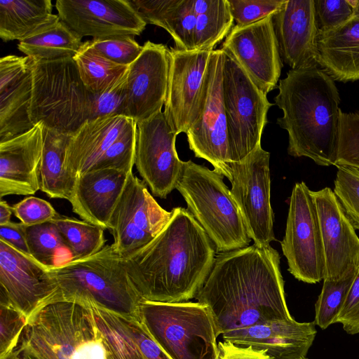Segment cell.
I'll use <instances>...</instances> for the list:
<instances>
[{
    "instance_id": "cell-33",
    "label": "cell",
    "mask_w": 359,
    "mask_h": 359,
    "mask_svg": "<svg viewBox=\"0 0 359 359\" xmlns=\"http://www.w3.org/2000/svg\"><path fill=\"white\" fill-rule=\"evenodd\" d=\"M83 303L92 309L101 334L106 359H147L124 323L121 313L92 302Z\"/></svg>"
},
{
    "instance_id": "cell-13",
    "label": "cell",
    "mask_w": 359,
    "mask_h": 359,
    "mask_svg": "<svg viewBox=\"0 0 359 359\" xmlns=\"http://www.w3.org/2000/svg\"><path fill=\"white\" fill-rule=\"evenodd\" d=\"M223 50H212L206 74L203 107L186 135L195 157L206 160L215 171L224 176L226 165L233 161L223 99Z\"/></svg>"
},
{
    "instance_id": "cell-29",
    "label": "cell",
    "mask_w": 359,
    "mask_h": 359,
    "mask_svg": "<svg viewBox=\"0 0 359 359\" xmlns=\"http://www.w3.org/2000/svg\"><path fill=\"white\" fill-rule=\"evenodd\" d=\"M50 0H1L0 37L3 41L29 37L57 21Z\"/></svg>"
},
{
    "instance_id": "cell-7",
    "label": "cell",
    "mask_w": 359,
    "mask_h": 359,
    "mask_svg": "<svg viewBox=\"0 0 359 359\" xmlns=\"http://www.w3.org/2000/svg\"><path fill=\"white\" fill-rule=\"evenodd\" d=\"M30 60L29 116L34 126L42 122L46 128L70 135L92 118L95 94L83 83L73 57Z\"/></svg>"
},
{
    "instance_id": "cell-36",
    "label": "cell",
    "mask_w": 359,
    "mask_h": 359,
    "mask_svg": "<svg viewBox=\"0 0 359 359\" xmlns=\"http://www.w3.org/2000/svg\"><path fill=\"white\" fill-rule=\"evenodd\" d=\"M25 233L30 256L48 268L57 266L56 261L62 249L68 250L53 221L25 225Z\"/></svg>"
},
{
    "instance_id": "cell-52",
    "label": "cell",
    "mask_w": 359,
    "mask_h": 359,
    "mask_svg": "<svg viewBox=\"0 0 359 359\" xmlns=\"http://www.w3.org/2000/svg\"><path fill=\"white\" fill-rule=\"evenodd\" d=\"M352 4L354 8L353 16L359 18V0H353Z\"/></svg>"
},
{
    "instance_id": "cell-37",
    "label": "cell",
    "mask_w": 359,
    "mask_h": 359,
    "mask_svg": "<svg viewBox=\"0 0 359 359\" xmlns=\"http://www.w3.org/2000/svg\"><path fill=\"white\" fill-rule=\"evenodd\" d=\"M356 273L339 281L323 280V285L315 304V325L325 330L336 323Z\"/></svg>"
},
{
    "instance_id": "cell-27",
    "label": "cell",
    "mask_w": 359,
    "mask_h": 359,
    "mask_svg": "<svg viewBox=\"0 0 359 359\" xmlns=\"http://www.w3.org/2000/svg\"><path fill=\"white\" fill-rule=\"evenodd\" d=\"M320 69L334 81L359 80V18L348 20L331 30L319 32Z\"/></svg>"
},
{
    "instance_id": "cell-25",
    "label": "cell",
    "mask_w": 359,
    "mask_h": 359,
    "mask_svg": "<svg viewBox=\"0 0 359 359\" xmlns=\"http://www.w3.org/2000/svg\"><path fill=\"white\" fill-rule=\"evenodd\" d=\"M128 175L113 168L93 169L80 175L69 201L72 211L83 220L108 229Z\"/></svg>"
},
{
    "instance_id": "cell-49",
    "label": "cell",
    "mask_w": 359,
    "mask_h": 359,
    "mask_svg": "<svg viewBox=\"0 0 359 359\" xmlns=\"http://www.w3.org/2000/svg\"><path fill=\"white\" fill-rule=\"evenodd\" d=\"M0 240L16 250L30 255L25 237V225L22 223L10 222L0 225Z\"/></svg>"
},
{
    "instance_id": "cell-53",
    "label": "cell",
    "mask_w": 359,
    "mask_h": 359,
    "mask_svg": "<svg viewBox=\"0 0 359 359\" xmlns=\"http://www.w3.org/2000/svg\"><path fill=\"white\" fill-rule=\"evenodd\" d=\"M304 359H307V358H304Z\"/></svg>"
},
{
    "instance_id": "cell-2",
    "label": "cell",
    "mask_w": 359,
    "mask_h": 359,
    "mask_svg": "<svg viewBox=\"0 0 359 359\" xmlns=\"http://www.w3.org/2000/svg\"><path fill=\"white\" fill-rule=\"evenodd\" d=\"M162 231L123 264L143 301L177 303L195 298L213 266L215 247L184 208L172 210Z\"/></svg>"
},
{
    "instance_id": "cell-11",
    "label": "cell",
    "mask_w": 359,
    "mask_h": 359,
    "mask_svg": "<svg viewBox=\"0 0 359 359\" xmlns=\"http://www.w3.org/2000/svg\"><path fill=\"white\" fill-rule=\"evenodd\" d=\"M288 271L306 283L324 278L325 259L318 214L311 190L297 182L290 197L285 236L280 242Z\"/></svg>"
},
{
    "instance_id": "cell-10",
    "label": "cell",
    "mask_w": 359,
    "mask_h": 359,
    "mask_svg": "<svg viewBox=\"0 0 359 359\" xmlns=\"http://www.w3.org/2000/svg\"><path fill=\"white\" fill-rule=\"evenodd\" d=\"M270 154L262 145L239 162L229 163L224 176L254 245H270L276 241L271 205Z\"/></svg>"
},
{
    "instance_id": "cell-35",
    "label": "cell",
    "mask_w": 359,
    "mask_h": 359,
    "mask_svg": "<svg viewBox=\"0 0 359 359\" xmlns=\"http://www.w3.org/2000/svg\"><path fill=\"white\" fill-rule=\"evenodd\" d=\"M52 221L57 227L72 260L92 256L106 245L104 229L97 225L60 215Z\"/></svg>"
},
{
    "instance_id": "cell-9",
    "label": "cell",
    "mask_w": 359,
    "mask_h": 359,
    "mask_svg": "<svg viewBox=\"0 0 359 359\" xmlns=\"http://www.w3.org/2000/svg\"><path fill=\"white\" fill-rule=\"evenodd\" d=\"M223 52V99L234 163L243 161L261 146L262 133L268 123L267 114L275 104L269 102L266 95L236 60L229 53Z\"/></svg>"
},
{
    "instance_id": "cell-42",
    "label": "cell",
    "mask_w": 359,
    "mask_h": 359,
    "mask_svg": "<svg viewBox=\"0 0 359 359\" xmlns=\"http://www.w3.org/2000/svg\"><path fill=\"white\" fill-rule=\"evenodd\" d=\"M233 21L238 25H248L279 11L285 0H227Z\"/></svg>"
},
{
    "instance_id": "cell-48",
    "label": "cell",
    "mask_w": 359,
    "mask_h": 359,
    "mask_svg": "<svg viewBox=\"0 0 359 359\" xmlns=\"http://www.w3.org/2000/svg\"><path fill=\"white\" fill-rule=\"evenodd\" d=\"M336 323L349 334H359V267Z\"/></svg>"
},
{
    "instance_id": "cell-19",
    "label": "cell",
    "mask_w": 359,
    "mask_h": 359,
    "mask_svg": "<svg viewBox=\"0 0 359 359\" xmlns=\"http://www.w3.org/2000/svg\"><path fill=\"white\" fill-rule=\"evenodd\" d=\"M60 19L81 38L139 36L147 23L128 0H57Z\"/></svg>"
},
{
    "instance_id": "cell-3",
    "label": "cell",
    "mask_w": 359,
    "mask_h": 359,
    "mask_svg": "<svg viewBox=\"0 0 359 359\" xmlns=\"http://www.w3.org/2000/svg\"><path fill=\"white\" fill-rule=\"evenodd\" d=\"M278 88L277 124L287 132L288 154L335 165L341 111L334 80L318 67L290 69Z\"/></svg>"
},
{
    "instance_id": "cell-47",
    "label": "cell",
    "mask_w": 359,
    "mask_h": 359,
    "mask_svg": "<svg viewBox=\"0 0 359 359\" xmlns=\"http://www.w3.org/2000/svg\"><path fill=\"white\" fill-rule=\"evenodd\" d=\"M121 316L147 359H172L154 339L138 317L126 314Z\"/></svg>"
},
{
    "instance_id": "cell-18",
    "label": "cell",
    "mask_w": 359,
    "mask_h": 359,
    "mask_svg": "<svg viewBox=\"0 0 359 359\" xmlns=\"http://www.w3.org/2000/svg\"><path fill=\"white\" fill-rule=\"evenodd\" d=\"M316 207L325 259L323 280L339 281L359 267V238L334 191H311Z\"/></svg>"
},
{
    "instance_id": "cell-31",
    "label": "cell",
    "mask_w": 359,
    "mask_h": 359,
    "mask_svg": "<svg viewBox=\"0 0 359 359\" xmlns=\"http://www.w3.org/2000/svg\"><path fill=\"white\" fill-rule=\"evenodd\" d=\"M82 38L60 18L18 44V50L38 61L74 57L83 42Z\"/></svg>"
},
{
    "instance_id": "cell-20",
    "label": "cell",
    "mask_w": 359,
    "mask_h": 359,
    "mask_svg": "<svg viewBox=\"0 0 359 359\" xmlns=\"http://www.w3.org/2000/svg\"><path fill=\"white\" fill-rule=\"evenodd\" d=\"M170 67V49L147 41L128 67L125 116L136 123L161 111L165 104Z\"/></svg>"
},
{
    "instance_id": "cell-4",
    "label": "cell",
    "mask_w": 359,
    "mask_h": 359,
    "mask_svg": "<svg viewBox=\"0 0 359 359\" xmlns=\"http://www.w3.org/2000/svg\"><path fill=\"white\" fill-rule=\"evenodd\" d=\"M0 359H106V353L90 307L59 301L36 311Z\"/></svg>"
},
{
    "instance_id": "cell-43",
    "label": "cell",
    "mask_w": 359,
    "mask_h": 359,
    "mask_svg": "<svg viewBox=\"0 0 359 359\" xmlns=\"http://www.w3.org/2000/svg\"><path fill=\"white\" fill-rule=\"evenodd\" d=\"M319 32L337 27L353 15L350 0H313Z\"/></svg>"
},
{
    "instance_id": "cell-30",
    "label": "cell",
    "mask_w": 359,
    "mask_h": 359,
    "mask_svg": "<svg viewBox=\"0 0 359 359\" xmlns=\"http://www.w3.org/2000/svg\"><path fill=\"white\" fill-rule=\"evenodd\" d=\"M69 134L43 128L40 166V190L52 198L70 200L76 179L67 170L66 150Z\"/></svg>"
},
{
    "instance_id": "cell-24",
    "label": "cell",
    "mask_w": 359,
    "mask_h": 359,
    "mask_svg": "<svg viewBox=\"0 0 359 359\" xmlns=\"http://www.w3.org/2000/svg\"><path fill=\"white\" fill-rule=\"evenodd\" d=\"M32 97L30 57L8 55L0 59V142L31 130Z\"/></svg>"
},
{
    "instance_id": "cell-44",
    "label": "cell",
    "mask_w": 359,
    "mask_h": 359,
    "mask_svg": "<svg viewBox=\"0 0 359 359\" xmlns=\"http://www.w3.org/2000/svg\"><path fill=\"white\" fill-rule=\"evenodd\" d=\"M27 320L17 309L0 304V358L14 347Z\"/></svg>"
},
{
    "instance_id": "cell-45",
    "label": "cell",
    "mask_w": 359,
    "mask_h": 359,
    "mask_svg": "<svg viewBox=\"0 0 359 359\" xmlns=\"http://www.w3.org/2000/svg\"><path fill=\"white\" fill-rule=\"evenodd\" d=\"M13 212L25 226H33L52 221L59 214L47 201L35 196L27 197L15 203Z\"/></svg>"
},
{
    "instance_id": "cell-51",
    "label": "cell",
    "mask_w": 359,
    "mask_h": 359,
    "mask_svg": "<svg viewBox=\"0 0 359 359\" xmlns=\"http://www.w3.org/2000/svg\"><path fill=\"white\" fill-rule=\"evenodd\" d=\"M13 213L12 207L1 198L0 202V225L11 222V218Z\"/></svg>"
},
{
    "instance_id": "cell-41",
    "label": "cell",
    "mask_w": 359,
    "mask_h": 359,
    "mask_svg": "<svg viewBox=\"0 0 359 359\" xmlns=\"http://www.w3.org/2000/svg\"><path fill=\"white\" fill-rule=\"evenodd\" d=\"M90 48L107 59L129 66L141 53L140 46L133 36H121L86 41Z\"/></svg>"
},
{
    "instance_id": "cell-46",
    "label": "cell",
    "mask_w": 359,
    "mask_h": 359,
    "mask_svg": "<svg viewBox=\"0 0 359 359\" xmlns=\"http://www.w3.org/2000/svg\"><path fill=\"white\" fill-rule=\"evenodd\" d=\"M127 77L128 72L111 89L95 94L91 119L109 115L125 116Z\"/></svg>"
},
{
    "instance_id": "cell-5",
    "label": "cell",
    "mask_w": 359,
    "mask_h": 359,
    "mask_svg": "<svg viewBox=\"0 0 359 359\" xmlns=\"http://www.w3.org/2000/svg\"><path fill=\"white\" fill-rule=\"evenodd\" d=\"M48 269L59 287V301L92 302L138 317L143 299L111 245L92 256Z\"/></svg>"
},
{
    "instance_id": "cell-22",
    "label": "cell",
    "mask_w": 359,
    "mask_h": 359,
    "mask_svg": "<svg viewBox=\"0 0 359 359\" xmlns=\"http://www.w3.org/2000/svg\"><path fill=\"white\" fill-rule=\"evenodd\" d=\"M316 335L314 322L275 320L222 334L223 341L264 351L270 359H304Z\"/></svg>"
},
{
    "instance_id": "cell-16",
    "label": "cell",
    "mask_w": 359,
    "mask_h": 359,
    "mask_svg": "<svg viewBox=\"0 0 359 359\" xmlns=\"http://www.w3.org/2000/svg\"><path fill=\"white\" fill-rule=\"evenodd\" d=\"M177 136L162 111L136 123L135 165L153 195L161 198L175 189L182 168Z\"/></svg>"
},
{
    "instance_id": "cell-38",
    "label": "cell",
    "mask_w": 359,
    "mask_h": 359,
    "mask_svg": "<svg viewBox=\"0 0 359 359\" xmlns=\"http://www.w3.org/2000/svg\"><path fill=\"white\" fill-rule=\"evenodd\" d=\"M334 193L345 215L355 230H359V169L337 165Z\"/></svg>"
},
{
    "instance_id": "cell-32",
    "label": "cell",
    "mask_w": 359,
    "mask_h": 359,
    "mask_svg": "<svg viewBox=\"0 0 359 359\" xmlns=\"http://www.w3.org/2000/svg\"><path fill=\"white\" fill-rule=\"evenodd\" d=\"M196 15L194 50H213L227 36L233 18L227 0H193Z\"/></svg>"
},
{
    "instance_id": "cell-23",
    "label": "cell",
    "mask_w": 359,
    "mask_h": 359,
    "mask_svg": "<svg viewBox=\"0 0 359 359\" xmlns=\"http://www.w3.org/2000/svg\"><path fill=\"white\" fill-rule=\"evenodd\" d=\"M43 128L39 122L26 133L0 142V197L32 195L40 190Z\"/></svg>"
},
{
    "instance_id": "cell-50",
    "label": "cell",
    "mask_w": 359,
    "mask_h": 359,
    "mask_svg": "<svg viewBox=\"0 0 359 359\" xmlns=\"http://www.w3.org/2000/svg\"><path fill=\"white\" fill-rule=\"evenodd\" d=\"M221 359H270L262 351L240 347L229 342L219 341Z\"/></svg>"
},
{
    "instance_id": "cell-14",
    "label": "cell",
    "mask_w": 359,
    "mask_h": 359,
    "mask_svg": "<svg viewBox=\"0 0 359 359\" xmlns=\"http://www.w3.org/2000/svg\"><path fill=\"white\" fill-rule=\"evenodd\" d=\"M55 302H59V287L49 269L0 240V304L29 318Z\"/></svg>"
},
{
    "instance_id": "cell-39",
    "label": "cell",
    "mask_w": 359,
    "mask_h": 359,
    "mask_svg": "<svg viewBox=\"0 0 359 359\" xmlns=\"http://www.w3.org/2000/svg\"><path fill=\"white\" fill-rule=\"evenodd\" d=\"M359 169V114H340V126L335 166Z\"/></svg>"
},
{
    "instance_id": "cell-1",
    "label": "cell",
    "mask_w": 359,
    "mask_h": 359,
    "mask_svg": "<svg viewBox=\"0 0 359 359\" xmlns=\"http://www.w3.org/2000/svg\"><path fill=\"white\" fill-rule=\"evenodd\" d=\"M195 298L208 307L220 335L293 318L285 301L280 255L271 245L219 254Z\"/></svg>"
},
{
    "instance_id": "cell-26",
    "label": "cell",
    "mask_w": 359,
    "mask_h": 359,
    "mask_svg": "<svg viewBox=\"0 0 359 359\" xmlns=\"http://www.w3.org/2000/svg\"><path fill=\"white\" fill-rule=\"evenodd\" d=\"M136 123L123 115L85 121L70 134L66 150L68 171L76 178L90 170L107 149Z\"/></svg>"
},
{
    "instance_id": "cell-34",
    "label": "cell",
    "mask_w": 359,
    "mask_h": 359,
    "mask_svg": "<svg viewBox=\"0 0 359 359\" xmlns=\"http://www.w3.org/2000/svg\"><path fill=\"white\" fill-rule=\"evenodd\" d=\"M86 88L94 94L105 93L114 87L126 74L129 66L111 61L83 42L73 57Z\"/></svg>"
},
{
    "instance_id": "cell-15",
    "label": "cell",
    "mask_w": 359,
    "mask_h": 359,
    "mask_svg": "<svg viewBox=\"0 0 359 359\" xmlns=\"http://www.w3.org/2000/svg\"><path fill=\"white\" fill-rule=\"evenodd\" d=\"M212 52L170 49L163 114L177 135L181 133H187L201 111Z\"/></svg>"
},
{
    "instance_id": "cell-21",
    "label": "cell",
    "mask_w": 359,
    "mask_h": 359,
    "mask_svg": "<svg viewBox=\"0 0 359 359\" xmlns=\"http://www.w3.org/2000/svg\"><path fill=\"white\" fill-rule=\"evenodd\" d=\"M272 23L283 62L291 69L320 68L313 0H285Z\"/></svg>"
},
{
    "instance_id": "cell-6",
    "label": "cell",
    "mask_w": 359,
    "mask_h": 359,
    "mask_svg": "<svg viewBox=\"0 0 359 359\" xmlns=\"http://www.w3.org/2000/svg\"><path fill=\"white\" fill-rule=\"evenodd\" d=\"M223 175L192 161H183L175 184L188 210L203 229L217 252L248 247L251 241Z\"/></svg>"
},
{
    "instance_id": "cell-17",
    "label": "cell",
    "mask_w": 359,
    "mask_h": 359,
    "mask_svg": "<svg viewBox=\"0 0 359 359\" xmlns=\"http://www.w3.org/2000/svg\"><path fill=\"white\" fill-rule=\"evenodd\" d=\"M221 49L229 53L264 94L278 88L283 62L272 15L248 25H234Z\"/></svg>"
},
{
    "instance_id": "cell-28",
    "label": "cell",
    "mask_w": 359,
    "mask_h": 359,
    "mask_svg": "<svg viewBox=\"0 0 359 359\" xmlns=\"http://www.w3.org/2000/svg\"><path fill=\"white\" fill-rule=\"evenodd\" d=\"M147 23L161 27L172 37L175 48L194 50L196 15L193 0H128Z\"/></svg>"
},
{
    "instance_id": "cell-8",
    "label": "cell",
    "mask_w": 359,
    "mask_h": 359,
    "mask_svg": "<svg viewBox=\"0 0 359 359\" xmlns=\"http://www.w3.org/2000/svg\"><path fill=\"white\" fill-rule=\"evenodd\" d=\"M138 318L172 359H221L220 334L205 304L142 301Z\"/></svg>"
},
{
    "instance_id": "cell-12",
    "label": "cell",
    "mask_w": 359,
    "mask_h": 359,
    "mask_svg": "<svg viewBox=\"0 0 359 359\" xmlns=\"http://www.w3.org/2000/svg\"><path fill=\"white\" fill-rule=\"evenodd\" d=\"M172 215L154 198L145 182L130 172L109 223L114 251L123 259L130 257L162 231Z\"/></svg>"
},
{
    "instance_id": "cell-40",
    "label": "cell",
    "mask_w": 359,
    "mask_h": 359,
    "mask_svg": "<svg viewBox=\"0 0 359 359\" xmlns=\"http://www.w3.org/2000/svg\"><path fill=\"white\" fill-rule=\"evenodd\" d=\"M135 137L136 124L123 134L90 170L113 168L128 173L133 172L135 165Z\"/></svg>"
}]
</instances>
